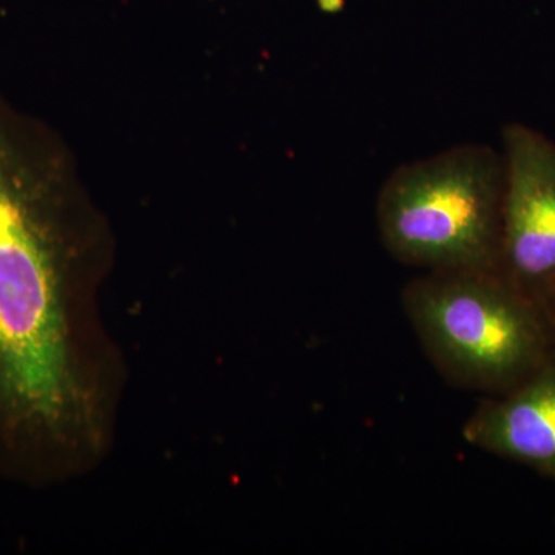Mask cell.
Returning <instances> with one entry per match:
<instances>
[{
	"label": "cell",
	"mask_w": 555,
	"mask_h": 555,
	"mask_svg": "<svg viewBox=\"0 0 555 555\" xmlns=\"http://www.w3.org/2000/svg\"><path fill=\"white\" fill-rule=\"evenodd\" d=\"M50 171L0 107V443L60 433L73 401Z\"/></svg>",
	"instance_id": "1"
},
{
	"label": "cell",
	"mask_w": 555,
	"mask_h": 555,
	"mask_svg": "<svg viewBox=\"0 0 555 555\" xmlns=\"http://www.w3.org/2000/svg\"><path fill=\"white\" fill-rule=\"evenodd\" d=\"M467 444L555 480V358L486 400L463 425Z\"/></svg>",
	"instance_id": "5"
},
{
	"label": "cell",
	"mask_w": 555,
	"mask_h": 555,
	"mask_svg": "<svg viewBox=\"0 0 555 555\" xmlns=\"http://www.w3.org/2000/svg\"><path fill=\"white\" fill-rule=\"evenodd\" d=\"M401 306L454 386L500 396L554 358L545 312L500 270L425 272L403 288Z\"/></svg>",
	"instance_id": "2"
},
{
	"label": "cell",
	"mask_w": 555,
	"mask_h": 555,
	"mask_svg": "<svg viewBox=\"0 0 555 555\" xmlns=\"http://www.w3.org/2000/svg\"><path fill=\"white\" fill-rule=\"evenodd\" d=\"M502 152L460 144L398 167L377 198L383 246L425 272L500 269Z\"/></svg>",
	"instance_id": "3"
},
{
	"label": "cell",
	"mask_w": 555,
	"mask_h": 555,
	"mask_svg": "<svg viewBox=\"0 0 555 555\" xmlns=\"http://www.w3.org/2000/svg\"><path fill=\"white\" fill-rule=\"evenodd\" d=\"M543 312H545L547 324H550L551 337H553V346L555 352V295L550 301L543 306Z\"/></svg>",
	"instance_id": "6"
},
{
	"label": "cell",
	"mask_w": 555,
	"mask_h": 555,
	"mask_svg": "<svg viewBox=\"0 0 555 555\" xmlns=\"http://www.w3.org/2000/svg\"><path fill=\"white\" fill-rule=\"evenodd\" d=\"M500 272L543 309L555 295V142L524 124L503 129Z\"/></svg>",
	"instance_id": "4"
}]
</instances>
